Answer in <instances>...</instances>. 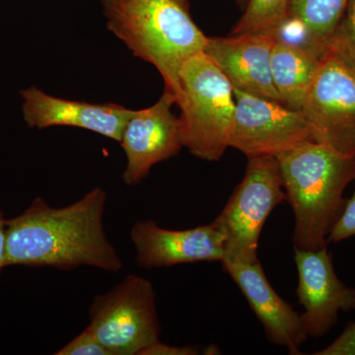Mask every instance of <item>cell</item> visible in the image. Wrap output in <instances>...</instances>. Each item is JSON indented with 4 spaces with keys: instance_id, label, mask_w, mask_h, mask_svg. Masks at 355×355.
<instances>
[{
    "instance_id": "cell-1",
    "label": "cell",
    "mask_w": 355,
    "mask_h": 355,
    "mask_svg": "<svg viewBox=\"0 0 355 355\" xmlns=\"http://www.w3.org/2000/svg\"><path fill=\"white\" fill-rule=\"evenodd\" d=\"M106 202L100 187L64 207L35 198L19 216L6 218L7 266L120 272L123 261L105 231Z\"/></svg>"
},
{
    "instance_id": "cell-2",
    "label": "cell",
    "mask_w": 355,
    "mask_h": 355,
    "mask_svg": "<svg viewBox=\"0 0 355 355\" xmlns=\"http://www.w3.org/2000/svg\"><path fill=\"white\" fill-rule=\"evenodd\" d=\"M101 6L109 31L158 70L176 103L182 65L205 51L209 39L193 21L189 0H101Z\"/></svg>"
},
{
    "instance_id": "cell-3",
    "label": "cell",
    "mask_w": 355,
    "mask_h": 355,
    "mask_svg": "<svg viewBox=\"0 0 355 355\" xmlns=\"http://www.w3.org/2000/svg\"><path fill=\"white\" fill-rule=\"evenodd\" d=\"M275 158L293 210L294 249L327 247L347 202L343 193L355 180V154L343 155L307 140Z\"/></svg>"
},
{
    "instance_id": "cell-4",
    "label": "cell",
    "mask_w": 355,
    "mask_h": 355,
    "mask_svg": "<svg viewBox=\"0 0 355 355\" xmlns=\"http://www.w3.org/2000/svg\"><path fill=\"white\" fill-rule=\"evenodd\" d=\"M175 104L180 109L183 147L200 160H220L229 147L234 120V90L205 51L182 65Z\"/></svg>"
},
{
    "instance_id": "cell-5",
    "label": "cell",
    "mask_w": 355,
    "mask_h": 355,
    "mask_svg": "<svg viewBox=\"0 0 355 355\" xmlns=\"http://www.w3.org/2000/svg\"><path fill=\"white\" fill-rule=\"evenodd\" d=\"M248 160L244 178L212 221L225 239L222 261H258L259 240L266 219L287 200L277 159L261 156Z\"/></svg>"
},
{
    "instance_id": "cell-6",
    "label": "cell",
    "mask_w": 355,
    "mask_h": 355,
    "mask_svg": "<svg viewBox=\"0 0 355 355\" xmlns=\"http://www.w3.org/2000/svg\"><path fill=\"white\" fill-rule=\"evenodd\" d=\"M87 329L111 355H141L161 333L156 293L148 279L128 275L89 307Z\"/></svg>"
},
{
    "instance_id": "cell-7",
    "label": "cell",
    "mask_w": 355,
    "mask_h": 355,
    "mask_svg": "<svg viewBox=\"0 0 355 355\" xmlns=\"http://www.w3.org/2000/svg\"><path fill=\"white\" fill-rule=\"evenodd\" d=\"M313 141L355 154V70L331 53L322 60L303 104Z\"/></svg>"
},
{
    "instance_id": "cell-8",
    "label": "cell",
    "mask_w": 355,
    "mask_h": 355,
    "mask_svg": "<svg viewBox=\"0 0 355 355\" xmlns=\"http://www.w3.org/2000/svg\"><path fill=\"white\" fill-rule=\"evenodd\" d=\"M233 90L236 109L229 147L247 158L277 157L302 142L313 140L302 112L238 89Z\"/></svg>"
},
{
    "instance_id": "cell-9",
    "label": "cell",
    "mask_w": 355,
    "mask_h": 355,
    "mask_svg": "<svg viewBox=\"0 0 355 355\" xmlns=\"http://www.w3.org/2000/svg\"><path fill=\"white\" fill-rule=\"evenodd\" d=\"M173 105L174 97L164 91L153 106L133 110L120 141L127 158L121 179L127 186L141 183L153 166L183 148L179 116L173 113Z\"/></svg>"
},
{
    "instance_id": "cell-10",
    "label": "cell",
    "mask_w": 355,
    "mask_h": 355,
    "mask_svg": "<svg viewBox=\"0 0 355 355\" xmlns=\"http://www.w3.org/2000/svg\"><path fill=\"white\" fill-rule=\"evenodd\" d=\"M298 272L297 297L308 338H320L338 323V313L355 309V288L338 279L328 248L294 249Z\"/></svg>"
},
{
    "instance_id": "cell-11",
    "label": "cell",
    "mask_w": 355,
    "mask_h": 355,
    "mask_svg": "<svg viewBox=\"0 0 355 355\" xmlns=\"http://www.w3.org/2000/svg\"><path fill=\"white\" fill-rule=\"evenodd\" d=\"M137 266L168 268L198 261H221L225 239L214 223L186 230L160 227L153 220L137 221L130 229Z\"/></svg>"
},
{
    "instance_id": "cell-12",
    "label": "cell",
    "mask_w": 355,
    "mask_h": 355,
    "mask_svg": "<svg viewBox=\"0 0 355 355\" xmlns=\"http://www.w3.org/2000/svg\"><path fill=\"white\" fill-rule=\"evenodd\" d=\"M20 94L23 119L30 128H78L118 142L133 112L114 103L94 104L62 99L35 86L24 89Z\"/></svg>"
},
{
    "instance_id": "cell-13",
    "label": "cell",
    "mask_w": 355,
    "mask_h": 355,
    "mask_svg": "<svg viewBox=\"0 0 355 355\" xmlns=\"http://www.w3.org/2000/svg\"><path fill=\"white\" fill-rule=\"evenodd\" d=\"M222 268L239 287L250 307L263 324L270 343L286 347L289 354H301L307 340L301 314L280 297L266 279L261 261H224Z\"/></svg>"
},
{
    "instance_id": "cell-14",
    "label": "cell",
    "mask_w": 355,
    "mask_h": 355,
    "mask_svg": "<svg viewBox=\"0 0 355 355\" xmlns=\"http://www.w3.org/2000/svg\"><path fill=\"white\" fill-rule=\"evenodd\" d=\"M275 39V35L266 33L209 37L203 51L227 77L233 89L282 104L270 70Z\"/></svg>"
},
{
    "instance_id": "cell-15",
    "label": "cell",
    "mask_w": 355,
    "mask_h": 355,
    "mask_svg": "<svg viewBox=\"0 0 355 355\" xmlns=\"http://www.w3.org/2000/svg\"><path fill=\"white\" fill-rule=\"evenodd\" d=\"M324 57L304 46L275 39L270 58L273 85L282 104L301 111Z\"/></svg>"
},
{
    "instance_id": "cell-16",
    "label": "cell",
    "mask_w": 355,
    "mask_h": 355,
    "mask_svg": "<svg viewBox=\"0 0 355 355\" xmlns=\"http://www.w3.org/2000/svg\"><path fill=\"white\" fill-rule=\"evenodd\" d=\"M349 0H289L284 24L293 25L299 46L320 57L329 53L336 26L342 19Z\"/></svg>"
},
{
    "instance_id": "cell-17",
    "label": "cell",
    "mask_w": 355,
    "mask_h": 355,
    "mask_svg": "<svg viewBox=\"0 0 355 355\" xmlns=\"http://www.w3.org/2000/svg\"><path fill=\"white\" fill-rule=\"evenodd\" d=\"M289 0H249L231 35L266 33L277 36L286 22Z\"/></svg>"
},
{
    "instance_id": "cell-18",
    "label": "cell",
    "mask_w": 355,
    "mask_h": 355,
    "mask_svg": "<svg viewBox=\"0 0 355 355\" xmlns=\"http://www.w3.org/2000/svg\"><path fill=\"white\" fill-rule=\"evenodd\" d=\"M329 53L355 70V0H349L342 19L336 26Z\"/></svg>"
},
{
    "instance_id": "cell-19",
    "label": "cell",
    "mask_w": 355,
    "mask_h": 355,
    "mask_svg": "<svg viewBox=\"0 0 355 355\" xmlns=\"http://www.w3.org/2000/svg\"><path fill=\"white\" fill-rule=\"evenodd\" d=\"M55 355H111L87 328L58 350Z\"/></svg>"
},
{
    "instance_id": "cell-20",
    "label": "cell",
    "mask_w": 355,
    "mask_h": 355,
    "mask_svg": "<svg viewBox=\"0 0 355 355\" xmlns=\"http://www.w3.org/2000/svg\"><path fill=\"white\" fill-rule=\"evenodd\" d=\"M355 236V191L349 200H347L345 207L335 225L331 228L328 237V243L345 241Z\"/></svg>"
},
{
    "instance_id": "cell-21",
    "label": "cell",
    "mask_w": 355,
    "mask_h": 355,
    "mask_svg": "<svg viewBox=\"0 0 355 355\" xmlns=\"http://www.w3.org/2000/svg\"><path fill=\"white\" fill-rule=\"evenodd\" d=\"M316 355H355V321L352 322L331 345Z\"/></svg>"
},
{
    "instance_id": "cell-22",
    "label": "cell",
    "mask_w": 355,
    "mask_h": 355,
    "mask_svg": "<svg viewBox=\"0 0 355 355\" xmlns=\"http://www.w3.org/2000/svg\"><path fill=\"white\" fill-rule=\"evenodd\" d=\"M200 354L198 347L186 345V347H172L162 343L160 340L154 343L150 347L142 352L141 355H196Z\"/></svg>"
},
{
    "instance_id": "cell-23",
    "label": "cell",
    "mask_w": 355,
    "mask_h": 355,
    "mask_svg": "<svg viewBox=\"0 0 355 355\" xmlns=\"http://www.w3.org/2000/svg\"><path fill=\"white\" fill-rule=\"evenodd\" d=\"M6 218L3 212L0 211V273L6 265Z\"/></svg>"
},
{
    "instance_id": "cell-24",
    "label": "cell",
    "mask_w": 355,
    "mask_h": 355,
    "mask_svg": "<svg viewBox=\"0 0 355 355\" xmlns=\"http://www.w3.org/2000/svg\"><path fill=\"white\" fill-rule=\"evenodd\" d=\"M203 354H220V349L216 347V345H210L207 349L205 350Z\"/></svg>"
},
{
    "instance_id": "cell-25",
    "label": "cell",
    "mask_w": 355,
    "mask_h": 355,
    "mask_svg": "<svg viewBox=\"0 0 355 355\" xmlns=\"http://www.w3.org/2000/svg\"><path fill=\"white\" fill-rule=\"evenodd\" d=\"M237 1L243 2V1H244V0H237Z\"/></svg>"
}]
</instances>
